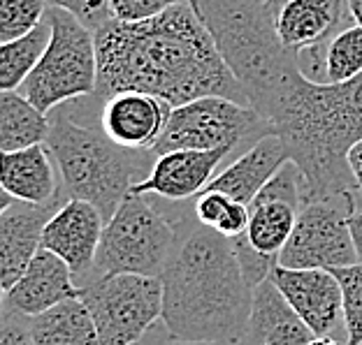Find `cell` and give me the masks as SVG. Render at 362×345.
<instances>
[{
  "label": "cell",
  "mask_w": 362,
  "mask_h": 345,
  "mask_svg": "<svg viewBox=\"0 0 362 345\" xmlns=\"http://www.w3.org/2000/svg\"><path fill=\"white\" fill-rule=\"evenodd\" d=\"M175 236V225L163 218L144 195L130 193L105 223L93 269L100 276L135 274L160 278Z\"/></svg>",
  "instance_id": "obj_8"
},
{
  "label": "cell",
  "mask_w": 362,
  "mask_h": 345,
  "mask_svg": "<svg viewBox=\"0 0 362 345\" xmlns=\"http://www.w3.org/2000/svg\"><path fill=\"white\" fill-rule=\"evenodd\" d=\"M47 19V0H0V44L12 42Z\"/></svg>",
  "instance_id": "obj_25"
},
{
  "label": "cell",
  "mask_w": 362,
  "mask_h": 345,
  "mask_svg": "<svg viewBox=\"0 0 362 345\" xmlns=\"http://www.w3.org/2000/svg\"><path fill=\"white\" fill-rule=\"evenodd\" d=\"M28 332L35 345H100L95 322L81 297L28 317Z\"/></svg>",
  "instance_id": "obj_22"
},
{
  "label": "cell",
  "mask_w": 362,
  "mask_h": 345,
  "mask_svg": "<svg viewBox=\"0 0 362 345\" xmlns=\"http://www.w3.org/2000/svg\"><path fill=\"white\" fill-rule=\"evenodd\" d=\"M246 345H311L314 332L302 322L279 287L265 281L253 290Z\"/></svg>",
  "instance_id": "obj_20"
},
{
  "label": "cell",
  "mask_w": 362,
  "mask_h": 345,
  "mask_svg": "<svg viewBox=\"0 0 362 345\" xmlns=\"http://www.w3.org/2000/svg\"><path fill=\"white\" fill-rule=\"evenodd\" d=\"M260 3H269V0H260Z\"/></svg>",
  "instance_id": "obj_37"
},
{
  "label": "cell",
  "mask_w": 362,
  "mask_h": 345,
  "mask_svg": "<svg viewBox=\"0 0 362 345\" xmlns=\"http://www.w3.org/2000/svg\"><path fill=\"white\" fill-rule=\"evenodd\" d=\"M181 3H188V0H110V10L112 19L123 23H139L149 21Z\"/></svg>",
  "instance_id": "obj_28"
},
{
  "label": "cell",
  "mask_w": 362,
  "mask_h": 345,
  "mask_svg": "<svg viewBox=\"0 0 362 345\" xmlns=\"http://www.w3.org/2000/svg\"><path fill=\"white\" fill-rule=\"evenodd\" d=\"M52 42V23L47 19L35 30L12 42L0 44V90H16L37 68Z\"/></svg>",
  "instance_id": "obj_24"
},
{
  "label": "cell",
  "mask_w": 362,
  "mask_h": 345,
  "mask_svg": "<svg viewBox=\"0 0 362 345\" xmlns=\"http://www.w3.org/2000/svg\"><path fill=\"white\" fill-rule=\"evenodd\" d=\"M61 207L56 202L35 207L19 200L5 204L0 213V283L7 292L23 276L42 248L47 223Z\"/></svg>",
  "instance_id": "obj_15"
},
{
  "label": "cell",
  "mask_w": 362,
  "mask_h": 345,
  "mask_svg": "<svg viewBox=\"0 0 362 345\" xmlns=\"http://www.w3.org/2000/svg\"><path fill=\"white\" fill-rule=\"evenodd\" d=\"M47 21L52 23V42L19 88V93L45 114L63 102L95 95L98 88L95 32L56 7L47 10Z\"/></svg>",
  "instance_id": "obj_6"
},
{
  "label": "cell",
  "mask_w": 362,
  "mask_h": 345,
  "mask_svg": "<svg viewBox=\"0 0 362 345\" xmlns=\"http://www.w3.org/2000/svg\"><path fill=\"white\" fill-rule=\"evenodd\" d=\"M230 241H233L235 255H237V262H240V269H242V274L246 278V283L256 290L260 283L269 281L272 269L279 265V260L262 255L260 250L253 248V246L249 243V239H246V234L237 236V239H230Z\"/></svg>",
  "instance_id": "obj_27"
},
{
  "label": "cell",
  "mask_w": 362,
  "mask_h": 345,
  "mask_svg": "<svg viewBox=\"0 0 362 345\" xmlns=\"http://www.w3.org/2000/svg\"><path fill=\"white\" fill-rule=\"evenodd\" d=\"M197 16L211 32L221 59L244 88L246 100L265 116L300 75V61L279 42L267 3L197 0Z\"/></svg>",
  "instance_id": "obj_4"
},
{
  "label": "cell",
  "mask_w": 362,
  "mask_h": 345,
  "mask_svg": "<svg viewBox=\"0 0 362 345\" xmlns=\"http://www.w3.org/2000/svg\"><path fill=\"white\" fill-rule=\"evenodd\" d=\"M0 186L12 200L45 207L61 195L56 181L54 155L47 144L23 151L0 153Z\"/></svg>",
  "instance_id": "obj_19"
},
{
  "label": "cell",
  "mask_w": 362,
  "mask_h": 345,
  "mask_svg": "<svg viewBox=\"0 0 362 345\" xmlns=\"http://www.w3.org/2000/svg\"><path fill=\"white\" fill-rule=\"evenodd\" d=\"M47 3L49 7H56V10L72 14L77 21H81L93 32L112 19L110 0H47Z\"/></svg>",
  "instance_id": "obj_29"
},
{
  "label": "cell",
  "mask_w": 362,
  "mask_h": 345,
  "mask_svg": "<svg viewBox=\"0 0 362 345\" xmlns=\"http://www.w3.org/2000/svg\"><path fill=\"white\" fill-rule=\"evenodd\" d=\"M228 151H170L156 158L151 174L133 186V195H158L181 202L197 197L211 183L214 171L228 158Z\"/></svg>",
  "instance_id": "obj_16"
},
{
  "label": "cell",
  "mask_w": 362,
  "mask_h": 345,
  "mask_svg": "<svg viewBox=\"0 0 362 345\" xmlns=\"http://www.w3.org/2000/svg\"><path fill=\"white\" fill-rule=\"evenodd\" d=\"M72 276L75 274L59 255L40 248L23 276L7 290V306L23 317H35L63 301L77 299L81 287L75 285Z\"/></svg>",
  "instance_id": "obj_17"
},
{
  "label": "cell",
  "mask_w": 362,
  "mask_h": 345,
  "mask_svg": "<svg viewBox=\"0 0 362 345\" xmlns=\"http://www.w3.org/2000/svg\"><path fill=\"white\" fill-rule=\"evenodd\" d=\"M356 211L358 193L304 202L291 239L279 255V265L325 271L358 265L351 236V218Z\"/></svg>",
  "instance_id": "obj_10"
},
{
  "label": "cell",
  "mask_w": 362,
  "mask_h": 345,
  "mask_svg": "<svg viewBox=\"0 0 362 345\" xmlns=\"http://www.w3.org/2000/svg\"><path fill=\"white\" fill-rule=\"evenodd\" d=\"M276 37L293 56L325 47L349 19V0H269Z\"/></svg>",
  "instance_id": "obj_12"
},
{
  "label": "cell",
  "mask_w": 362,
  "mask_h": 345,
  "mask_svg": "<svg viewBox=\"0 0 362 345\" xmlns=\"http://www.w3.org/2000/svg\"><path fill=\"white\" fill-rule=\"evenodd\" d=\"M302 75L316 84H346L362 75V26L349 23L325 47L298 56Z\"/></svg>",
  "instance_id": "obj_21"
},
{
  "label": "cell",
  "mask_w": 362,
  "mask_h": 345,
  "mask_svg": "<svg viewBox=\"0 0 362 345\" xmlns=\"http://www.w3.org/2000/svg\"><path fill=\"white\" fill-rule=\"evenodd\" d=\"M349 16L356 26H362V0H349Z\"/></svg>",
  "instance_id": "obj_33"
},
{
  "label": "cell",
  "mask_w": 362,
  "mask_h": 345,
  "mask_svg": "<svg viewBox=\"0 0 362 345\" xmlns=\"http://www.w3.org/2000/svg\"><path fill=\"white\" fill-rule=\"evenodd\" d=\"M286 160L291 158H288L281 137L267 135L256 146L246 149L237 160L230 162L223 171H218L204 190L223 193L230 200L240 202L244 207H251L253 200L269 183L272 176L281 169Z\"/></svg>",
  "instance_id": "obj_18"
},
{
  "label": "cell",
  "mask_w": 362,
  "mask_h": 345,
  "mask_svg": "<svg viewBox=\"0 0 362 345\" xmlns=\"http://www.w3.org/2000/svg\"><path fill=\"white\" fill-rule=\"evenodd\" d=\"M311 345H349V343H344L339 339H334V336H323V339H316Z\"/></svg>",
  "instance_id": "obj_35"
},
{
  "label": "cell",
  "mask_w": 362,
  "mask_h": 345,
  "mask_svg": "<svg viewBox=\"0 0 362 345\" xmlns=\"http://www.w3.org/2000/svg\"><path fill=\"white\" fill-rule=\"evenodd\" d=\"M346 162H349V169H351L353 178H356V183H358V190L362 195V139L358 144L351 146V151L346 155Z\"/></svg>",
  "instance_id": "obj_31"
},
{
  "label": "cell",
  "mask_w": 362,
  "mask_h": 345,
  "mask_svg": "<svg viewBox=\"0 0 362 345\" xmlns=\"http://www.w3.org/2000/svg\"><path fill=\"white\" fill-rule=\"evenodd\" d=\"M177 236L163 269V322L181 341L240 343L253 308V287L233 241L200 223L175 225Z\"/></svg>",
  "instance_id": "obj_2"
},
{
  "label": "cell",
  "mask_w": 362,
  "mask_h": 345,
  "mask_svg": "<svg viewBox=\"0 0 362 345\" xmlns=\"http://www.w3.org/2000/svg\"><path fill=\"white\" fill-rule=\"evenodd\" d=\"M265 119L302 171L304 202L360 193L346 155L362 139V75L346 84H316L300 72Z\"/></svg>",
  "instance_id": "obj_3"
},
{
  "label": "cell",
  "mask_w": 362,
  "mask_h": 345,
  "mask_svg": "<svg viewBox=\"0 0 362 345\" xmlns=\"http://www.w3.org/2000/svg\"><path fill=\"white\" fill-rule=\"evenodd\" d=\"M351 236H353V246H356L358 262H362V209L356 211V216L351 218Z\"/></svg>",
  "instance_id": "obj_32"
},
{
  "label": "cell",
  "mask_w": 362,
  "mask_h": 345,
  "mask_svg": "<svg viewBox=\"0 0 362 345\" xmlns=\"http://www.w3.org/2000/svg\"><path fill=\"white\" fill-rule=\"evenodd\" d=\"M47 146L61 169L65 200L95 204L105 220L114 216L133 186L151 174L153 151H135L114 144L103 130L84 128L65 114L52 119Z\"/></svg>",
  "instance_id": "obj_5"
},
{
  "label": "cell",
  "mask_w": 362,
  "mask_h": 345,
  "mask_svg": "<svg viewBox=\"0 0 362 345\" xmlns=\"http://www.w3.org/2000/svg\"><path fill=\"white\" fill-rule=\"evenodd\" d=\"M172 107L149 93L121 90L105 100L100 130L114 144L135 151H153L170 121Z\"/></svg>",
  "instance_id": "obj_14"
},
{
  "label": "cell",
  "mask_w": 362,
  "mask_h": 345,
  "mask_svg": "<svg viewBox=\"0 0 362 345\" xmlns=\"http://www.w3.org/2000/svg\"><path fill=\"white\" fill-rule=\"evenodd\" d=\"M0 345H35L33 336L28 332V327H23L19 322H7L0 334Z\"/></svg>",
  "instance_id": "obj_30"
},
{
  "label": "cell",
  "mask_w": 362,
  "mask_h": 345,
  "mask_svg": "<svg viewBox=\"0 0 362 345\" xmlns=\"http://www.w3.org/2000/svg\"><path fill=\"white\" fill-rule=\"evenodd\" d=\"M105 223L95 204L65 200L45 227L42 248L59 255L75 276H84L95 265Z\"/></svg>",
  "instance_id": "obj_13"
},
{
  "label": "cell",
  "mask_w": 362,
  "mask_h": 345,
  "mask_svg": "<svg viewBox=\"0 0 362 345\" xmlns=\"http://www.w3.org/2000/svg\"><path fill=\"white\" fill-rule=\"evenodd\" d=\"M52 119L28 102L21 93H0V153L23 151L30 146L47 144Z\"/></svg>",
  "instance_id": "obj_23"
},
{
  "label": "cell",
  "mask_w": 362,
  "mask_h": 345,
  "mask_svg": "<svg viewBox=\"0 0 362 345\" xmlns=\"http://www.w3.org/2000/svg\"><path fill=\"white\" fill-rule=\"evenodd\" d=\"M332 274L344 292V329L349 345H362V262L344 269H334Z\"/></svg>",
  "instance_id": "obj_26"
},
{
  "label": "cell",
  "mask_w": 362,
  "mask_h": 345,
  "mask_svg": "<svg viewBox=\"0 0 362 345\" xmlns=\"http://www.w3.org/2000/svg\"><path fill=\"white\" fill-rule=\"evenodd\" d=\"M95 95L103 100L121 90H139L172 109L209 95L249 104L211 32L188 3L139 23L110 19L95 30Z\"/></svg>",
  "instance_id": "obj_1"
},
{
  "label": "cell",
  "mask_w": 362,
  "mask_h": 345,
  "mask_svg": "<svg viewBox=\"0 0 362 345\" xmlns=\"http://www.w3.org/2000/svg\"><path fill=\"white\" fill-rule=\"evenodd\" d=\"M274 135L272 123L251 104L221 95H209L175 107L160 139L153 146L156 158L170 151H237L256 146L262 137Z\"/></svg>",
  "instance_id": "obj_7"
},
{
  "label": "cell",
  "mask_w": 362,
  "mask_h": 345,
  "mask_svg": "<svg viewBox=\"0 0 362 345\" xmlns=\"http://www.w3.org/2000/svg\"><path fill=\"white\" fill-rule=\"evenodd\" d=\"M95 322L100 345H135L163 320V283L160 278L135 274H107L81 287Z\"/></svg>",
  "instance_id": "obj_9"
},
{
  "label": "cell",
  "mask_w": 362,
  "mask_h": 345,
  "mask_svg": "<svg viewBox=\"0 0 362 345\" xmlns=\"http://www.w3.org/2000/svg\"><path fill=\"white\" fill-rule=\"evenodd\" d=\"M163 345H237V343H207V341H181L172 336V341L163 343Z\"/></svg>",
  "instance_id": "obj_34"
},
{
  "label": "cell",
  "mask_w": 362,
  "mask_h": 345,
  "mask_svg": "<svg viewBox=\"0 0 362 345\" xmlns=\"http://www.w3.org/2000/svg\"><path fill=\"white\" fill-rule=\"evenodd\" d=\"M269 281L279 287L291 308L316 339L334 336L344 322V292L332 271L325 269H286L276 265Z\"/></svg>",
  "instance_id": "obj_11"
},
{
  "label": "cell",
  "mask_w": 362,
  "mask_h": 345,
  "mask_svg": "<svg viewBox=\"0 0 362 345\" xmlns=\"http://www.w3.org/2000/svg\"><path fill=\"white\" fill-rule=\"evenodd\" d=\"M188 5H191V7H193V10L197 12V0H188Z\"/></svg>",
  "instance_id": "obj_36"
}]
</instances>
